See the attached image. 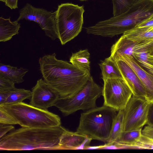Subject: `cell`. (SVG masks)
I'll use <instances>...</instances> for the list:
<instances>
[{"instance_id":"obj_1","label":"cell","mask_w":153,"mask_h":153,"mask_svg":"<svg viewBox=\"0 0 153 153\" xmlns=\"http://www.w3.org/2000/svg\"><path fill=\"white\" fill-rule=\"evenodd\" d=\"M55 53L45 55L39 60L44 80L64 97L74 94L83 87L90 73L79 69L66 61L56 58Z\"/></svg>"},{"instance_id":"obj_2","label":"cell","mask_w":153,"mask_h":153,"mask_svg":"<svg viewBox=\"0 0 153 153\" xmlns=\"http://www.w3.org/2000/svg\"><path fill=\"white\" fill-rule=\"evenodd\" d=\"M66 130L61 125L47 128L22 127L0 138V150H60L59 143Z\"/></svg>"},{"instance_id":"obj_3","label":"cell","mask_w":153,"mask_h":153,"mask_svg":"<svg viewBox=\"0 0 153 153\" xmlns=\"http://www.w3.org/2000/svg\"><path fill=\"white\" fill-rule=\"evenodd\" d=\"M153 14V0H139L123 13L86 28L88 34L112 37L123 34Z\"/></svg>"},{"instance_id":"obj_4","label":"cell","mask_w":153,"mask_h":153,"mask_svg":"<svg viewBox=\"0 0 153 153\" xmlns=\"http://www.w3.org/2000/svg\"><path fill=\"white\" fill-rule=\"evenodd\" d=\"M117 111L104 105L85 111L81 114L76 131L92 140L106 143L108 141Z\"/></svg>"},{"instance_id":"obj_5","label":"cell","mask_w":153,"mask_h":153,"mask_svg":"<svg viewBox=\"0 0 153 153\" xmlns=\"http://www.w3.org/2000/svg\"><path fill=\"white\" fill-rule=\"evenodd\" d=\"M22 127L51 128L61 126L57 115L23 102L0 106Z\"/></svg>"},{"instance_id":"obj_6","label":"cell","mask_w":153,"mask_h":153,"mask_svg":"<svg viewBox=\"0 0 153 153\" xmlns=\"http://www.w3.org/2000/svg\"><path fill=\"white\" fill-rule=\"evenodd\" d=\"M84 11L83 5L65 3L58 6L55 21L57 38L62 45L74 39L81 32Z\"/></svg>"},{"instance_id":"obj_7","label":"cell","mask_w":153,"mask_h":153,"mask_svg":"<svg viewBox=\"0 0 153 153\" xmlns=\"http://www.w3.org/2000/svg\"><path fill=\"white\" fill-rule=\"evenodd\" d=\"M102 91L91 76L80 90L70 96L59 97L54 106L65 116L79 110L86 111L97 107L96 101L102 95Z\"/></svg>"},{"instance_id":"obj_8","label":"cell","mask_w":153,"mask_h":153,"mask_svg":"<svg viewBox=\"0 0 153 153\" xmlns=\"http://www.w3.org/2000/svg\"><path fill=\"white\" fill-rule=\"evenodd\" d=\"M102 95L103 105L117 111L123 110L133 95L123 78H109L103 81Z\"/></svg>"},{"instance_id":"obj_9","label":"cell","mask_w":153,"mask_h":153,"mask_svg":"<svg viewBox=\"0 0 153 153\" xmlns=\"http://www.w3.org/2000/svg\"><path fill=\"white\" fill-rule=\"evenodd\" d=\"M150 103L144 97L132 95L123 110V131L142 128L146 124Z\"/></svg>"},{"instance_id":"obj_10","label":"cell","mask_w":153,"mask_h":153,"mask_svg":"<svg viewBox=\"0 0 153 153\" xmlns=\"http://www.w3.org/2000/svg\"><path fill=\"white\" fill-rule=\"evenodd\" d=\"M17 21L22 20L34 22L39 24L45 35L53 40L57 38L56 24V11H48L42 8L34 7L27 3L19 12Z\"/></svg>"},{"instance_id":"obj_11","label":"cell","mask_w":153,"mask_h":153,"mask_svg":"<svg viewBox=\"0 0 153 153\" xmlns=\"http://www.w3.org/2000/svg\"><path fill=\"white\" fill-rule=\"evenodd\" d=\"M59 97L58 94L46 82L40 79L32 88L30 104L45 110L54 106Z\"/></svg>"},{"instance_id":"obj_12","label":"cell","mask_w":153,"mask_h":153,"mask_svg":"<svg viewBox=\"0 0 153 153\" xmlns=\"http://www.w3.org/2000/svg\"><path fill=\"white\" fill-rule=\"evenodd\" d=\"M115 61L122 78L132 91V95L145 98L144 87L135 72L124 61L118 59Z\"/></svg>"},{"instance_id":"obj_13","label":"cell","mask_w":153,"mask_h":153,"mask_svg":"<svg viewBox=\"0 0 153 153\" xmlns=\"http://www.w3.org/2000/svg\"><path fill=\"white\" fill-rule=\"evenodd\" d=\"M126 62L135 72L144 87L145 98L150 103L153 102V74L144 69L137 62L132 56L125 55L118 59Z\"/></svg>"},{"instance_id":"obj_14","label":"cell","mask_w":153,"mask_h":153,"mask_svg":"<svg viewBox=\"0 0 153 153\" xmlns=\"http://www.w3.org/2000/svg\"><path fill=\"white\" fill-rule=\"evenodd\" d=\"M92 140L84 134L66 129L60 138V150L86 149Z\"/></svg>"},{"instance_id":"obj_15","label":"cell","mask_w":153,"mask_h":153,"mask_svg":"<svg viewBox=\"0 0 153 153\" xmlns=\"http://www.w3.org/2000/svg\"><path fill=\"white\" fill-rule=\"evenodd\" d=\"M137 45L135 42L123 35L112 46L109 57L115 61L123 56H132L134 48Z\"/></svg>"},{"instance_id":"obj_16","label":"cell","mask_w":153,"mask_h":153,"mask_svg":"<svg viewBox=\"0 0 153 153\" xmlns=\"http://www.w3.org/2000/svg\"><path fill=\"white\" fill-rule=\"evenodd\" d=\"M123 35L137 44L153 40V27H135L125 32Z\"/></svg>"},{"instance_id":"obj_17","label":"cell","mask_w":153,"mask_h":153,"mask_svg":"<svg viewBox=\"0 0 153 153\" xmlns=\"http://www.w3.org/2000/svg\"><path fill=\"white\" fill-rule=\"evenodd\" d=\"M20 24L16 20L12 22L10 18H0V42H5L10 40L13 37L19 33Z\"/></svg>"},{"instance_id":"obj_18","label":"cell","mask_w":153,"mask_h":153,"mask_svg":"<svg viewBox=\"0 0 153 153\" xmlns=\"http://www.w3.org/2000/svg\"><path fill=\"white\" fill-rule=\"evenodd\" d=\"M28 71L27 69L22 67L18 68L1 63L0 64V76L10 80L15 83L23 82V77Z\"/></svg>"},{"instance_id":"obj_19","label":"cell","mask_w":153,"mask_h":153,"mask_svg":"<svg viewBox=\"0 0 153 153\" xmlns=\"http://www.w3.org/2000/svg\"><path fill=\"white\" fill-rule=\"evenodd\" d=\"M90 53L87 49L81 50L73 53L69 62L75 67L90 73Z\"/></svg>"},{"instance_id":"obj_20","label":"cell","mask_w":153,"mask_h":153,"mask_svg":"<svg viewBox=\"0 0 153 153\" xmlns=\"http://www.w3.org/2000/svg\"><path fill=\"white\" fill-rule=\"evenodd\" d=\"M103 81L109 78H123L115 61L110 57L105 58L99 64Z\"/></svg>"},{"instance_id":"obj_21","label":"cell","mask_w":153,"mask_h":153,"mask_svg":"<svg viewBox=\"0 0 153 153\" xmlns=\"http://www.w3.org/2000/svg\"><path fill=\"white\" fill-rule=\"evenodd\" d=\"M123 110H119L113 122L108 141L104 146L112 145L116 142L123 131Z\"/></svg>"},{"instance_id":"obj_22","label":"cell","mask_w":153,"mask_h":153,"mask_svg":"<svg viewBox=\"0 0 153 153\" xmlns=\"http://www.w3.org/2000/svg\"><path fill=\"white\" fill-rule=\"evenodd\" d=\"M142 128L127 131H123L114 144L118 145L119 148H125L127 146L136 143L142 135Z\"/></svg>"},{"instance_id":"obj_23","label":"cell","mask_w":153,"mask_h":153,"mask_svg":"<svg viewBox=\"0 0 153 153\" xmlns=\"http://www.w3.org/2000/svg\"><path fill=\"white\" fill-rule=\"evenodd\" d=\"M32 91L30 90L15 88L10 91L8 97L2 105L16 103L22 102L25 99H30Z\"/></svg>"},{"instance_id":"obj_24","label":"cell","mask_w":153,"mask_h":153,"mask_svg":"<svg viewBox=\"0 0 153 153\" xmlns=\"http://www.w3.org/2000/svg\"><path fill=\"white\" fill-rule=\"evenodd\" d=\"M139 0H112L113 16L121 14L127 10Z\"/></svg>"},{"instance_id":"obj_25","label":"cell","mask_w":153,"mask_h":153,"mask_svg":"<svg viewBox=\"0 0 153 153\" xmlns=\"http://www.w3.org/2000/svg\"><path fill=\"white\" fill-rule=\"evenodd\" d=\"M149 53L144 51L133 52L132 56L144 69L153 74V63L149 60Z\"/></svg>"},{"instance_id":"obj_26","label":"cell","mask_w":153,"mask_h":153,"mask_svg":"<svg viewBox=\"0 0 153 153\" xmlns=\"http://www.w3.org/2000/svg\"><path fill=\"white\" fill-rule=\"evenodd\" d=\"M125 148L153 149V140L142 134L140 139L136 143L126 146Z\"/></svg>"},{"instance_id":"obj_27","label":"cell","mask_w":153,"mask_h":153,"mask_svg":"<svg viewBox=\"0 0 153 153\" xmlns=\"http://www.w3.org/2000/svg\"><path fill=\"white\" fill-rule=\"evenodd\" d=\"M146 52L153 55V40L137 44L134 47L133 52Z\"/></svg>"},{"instance_id":"obj_28","label":"cell","mask_w":153,"mask_h":153,"mask_svg":"<svg viewBox=\"0 0 153 153\" xmlns=\"http://www.w3.org/2000/svg\"><path fill=\"white\" fill-rule=\"evenodd\" d=\"M0 123L6 125L18 124L15 119L0 107Z\"/></svg>"},{"instance_id":"obj_29","label":"cell","mask_w":153,"mask_h":153,"mask_svg":"<svg viewBox=\"0 0 153 153\" xmlns=\"http://www.w3.org/2000/svg\"><path fill=\"white\" fill-rule=\"evenodd\" d=\"M15 83L3 76H0V91H11L15 88Z\"/></svg>"},{"instance_id":"obj_30","label":"cell","mask_w":153,"mask_h":153,"mask_svg":"<svg viewBox=\"0 0 153 153\" xmlns=\"http://www.w3.org/2000/svg\"><path fill=\"white\" fill-rule=\"evenodd\" d=\"M146 125L153 126V102L149 104Z\"/></svg>"},{"instance_id":"obj_31","label":"cell","mask_w":153,"mask_h":153,"mask_svg":"<svg viewBox=\"0 0 153 153\" xmlns=\"http://www.w3.org/2000/svg\"><path fill=\"white\" fill-rule=\"evenodd\" d=\"M14 128L12 126L6 125V124L0 123V138L6 135L8 131L14 129Z\"/></svg>"},{"instance_id":"obj_32","label":"cell","mask_w":153,"mask_h":153,"mask_svg":"<svg viewBox=\"0 0 153 153\" xmlns=\"http://www.w3.org/2000/svg\"><path fill=\"white\" fill-rule=\"evenodd\" d=\"M153 27V14L137 25L135 27Z\"/></svg>"},{"instance_id":"obj_33","label":"cell","mask_w":153,"mask_h":153,"mask_svg":"<svg viewBox=\"0 0 153 153\" xmlns=\"http://www.w3.org/2000/svg\"><path fill=\"white\" fill-rule=\"evenodd\" d=\"M142 133L153 140V126L147 125L142 129Z\"/></svg>"},{"instance_id":"obj_34","label":"cell","mask_w":153,"mask_h":153,"mask_svg":"<svg viewBox=\"0 0 153 153\" xmlns=\"http://www.w3.org/2000/svg\"><path fill=\"white\" fill-rule=\"evenodd\" d=\"M4 2L6 6L11 9H15L18 8V0H0Z\"/></svg>"},{"instance_id":"obj_35","label":"cell","mask_w":153,"mask_h":153,"mask_svg":"<svg viewBox=\"0 0 153 153\" xmlns=\"http://www.w3.org/2000/svg\"><path fill=\"white\" fill-rule=\"evenodd\" d=\"M11 91H0V105H2L4 104L8 97Z\"/></svg>"},{"instance_id":"obj_36","label":"cell","mask_w":153,"mask_h":153,"mask_svg":"<svg viewBox=\"0 0 153 153\" xmlns=\"http://www.w3.org/2000/svg\"><path fill=\"white\" fill-rule=\"evenodd\" d=\"M148 58L150 61L153 63V55H151L149 54Z\"/></svg>"},{"instance_id":"obj_37","label":"cell","mask_w":153,"mask_h":153,"mask_svg":"<svg viewBox=\"0 0 153 153\" xmlns=\"http://www.w3.org/2000/svg\"><path fill=\"white\" fill-rule=\"evenodd\" d=\"M80 0L82 1H86L87 0Z\"/></svg>"}]
</instances>
